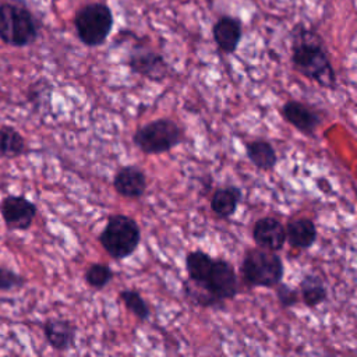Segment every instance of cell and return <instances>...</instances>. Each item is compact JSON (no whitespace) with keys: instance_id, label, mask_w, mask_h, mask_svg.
Instances as JSON below:
<instances>
[{"instance_id":"cell-1","label":"cell","mask_w":357,"mask_h":357,"mask_svg":"<svg viewBox=\"0 0 357 357\" xmlns=\"http://www.w3.org/2000/svg\"><path fill=\"white\" fill-rule=\"evenodd\" d=\"M290 52L291 64L303 77L331 91L337 88L326 45L315 28L297 22L290 31Z\"/></svg>"},{"instance_id":"cell-2","label":"cell","mask_w":357,"mask_h":357,"mask_svg":"<svg viewBox=\"0 0 357 357\" xmlns=\"http://www.w3.org/2000/svg\"><path fill=\"white\" fill-rule=\"evenodd\" d=\"M184 296L197 305L205 308H222L223 303L238 294V279L233 265L223 258H213L211 269L202 284L191 282L183 284Z\"/></svg>"},{"instance_id":"cell-3","label":"cell","mask_w":357,"mask_h":357,"mask_svg":"<svg viewBox=\"0 0 357 357\" xmlns=\"http://www.w3.org/2000/svg\"><path fill=\"white\" fill-rule=\"evenodd\" d=\"M75 35L88 47L102 46L110 36L114 26L112 8L103 1L82 4L73 18Z\"/></svg>"},{"instance_id":"cell-4","label":"cell","mask_w":357,"mask_h":357,"mask_svg":"<svg viewBox=\"0 0 357 357\" xmlns=\"http://www.w3.org/2000/svg\"><path fill=\"white\" fill-rule=\"evenodd\" d=\"M39 24L33 13L20 3L0 4V40L8 46L25 47L36 42Z\"/></svg>"},{"instance_id":"cell-5","label":"cell","mask_w":357,"mask_h":357,"mask_svg":"<svg viewBox=\"0 0 357 357\" xmlns=\"http://www.w3.org/2000/svg\"><path fill=\"white\" fill-rule=\"evenodd\" d=\"M243 282L250 287H275L284 276V265L276 251L248 248L240 264Z\"/></svg>"},{"instance_id":"cell-6","label":"cell","mask_w":357,"mask_h":357,"mask_svg":"<svg viewBox=\"0 0 357 357\" xmlns=\"http://www.w3.org/2000/svg\"><path fill=\"white\" fill-rule=\"evenodd\" d=\"M103 250L116 261L128 258L141 243V229L135 219L123 213H113L107 218L99 234Z\"/></svg>"},{"instance_id":"cell-7","label":"cell","mask_w":357,"mask_h":357,"mask_svg":"<svg viewBox=\"0 0 357 357\" xmlns=\"http://www.w3.org/2000/svg\"><path fill=\"white\" fill-rule=\"evenodd\" d=\"M184 131L172 119H156L141 126L132 134V144L145 155L170 152L183 142Z\"/></svg>"},{"instance_id":"cell-8","label":"cell","mask_w":357,"mask_h":357,"mask_svg":"<svg viewBox=\"0 0 357 357\" xmlns=\"http://www.w3.org/2000/svg\"><path fill=\"white\" fill-rule=\"evenodd\" d=\"M127 66L131 73L156 82L165 81L170 74V66L165 57L142 40L131 47L127 57Z\"/></svg>"},{"instance_id":"cell-9","label":"cell","mask_w":357,"mask_h":357,"mask_svg":"<svg viewBox=\"0 0 357 357\" xmlns=\"http://www.w3.org/2000/svg\"><path fill=\"white\" fill-rule=\"evenodd\" d=\"M1 218L11 230H26L36 218V205L24 195H7L0 204Z\"/></svg>"},{"instance_id":"cell-10","label":"cell","mask_w":357,"mask_h":357,"mask_svg":"<svg viewBox=\"0 0 357 357\" xmlns=\"http://www.w3.org/2000/svg\"><path fill=\"white\" fill-rule=\"evenodd\" d=\"M280 114L297 131L311 138L315 137V132L322 123V116L315 109L294 99L284 102Z\"/></svg>"},{"instance_id":"cell-11","label":"cell","mask_w":357,"mask_h":357,"mask_svg":"<svg viewBox=\"0 0 357 357\" xmlns=\"http://www.w3.org/2000/svg\"><path fill=\"white\" fill-rule=\"evenodd\" d=\"M212 38L223 54H234L243 38L241 20L230 14L220 15L212 25Z\"/></svg>"},{"instance_id":"cell-12","label":"cell","mask_w":357,"mask_h":357,"mask_svg":"<svg viewBox=\"0 0 357 357\" xmlns=\"http://www.w3.org/2000/svg\"><path fill=\"white\" fill-rule=\"evenodd\" d=\"M252 240L257 247L278 252L286 244V227L275 216H262L252 226Z\"/></svg>"},{"instance_id":"cell-13","label":"cell","mask_w":357,"mask_h":357,"mask_svg":"<svg viewBox=\"0 0 357 357\" xmlns=\"http://www.w3.org/2000/svg\"><path fill=\"white\" fill-rule=\"evenodd\" d=\"M113 188L123 198L138 199L148 188L146 174L138 166H121L113 177Z\"/></svg>"},{"instance_id":"cell-14","label":"cell","mask_w":357,"mask_h":357,"mask_svg":"<svg viewBox=\"0 0 357 357\" xmlns=\"http://www.w3.org/2000/svg\"><path fill=\"white\" fill-rule=\"evenodd\" d=\"M47 343L57 351H67L75 346L77 326L67 319L49 318L43 324Z\"/></svg>"},{"instance_id":"cell-15","label":"cell","mask_w":357,"mask_h":357,"mask_svg":"<svg viewBox=\"0 0 357 357\" xmlns=\"http://www.w3.org/2000/svg\"><path fill=\"white\" fill-rule=\"evenodd\" d=\"M317 226L310 218H296L286 226V241L297 250H308L317 241Z\"/></svg>"},{"instance_id":"cell-16","label":"cell","mask_w":357,"mask_h":357,"mask_svg":"<svg viewBox=\"0 0 357 357\" xmlns=\"http://www.w3.org/2000/svg\"><path fill=\"white\" fill-rule=\"evenodd\" d=\"M243 199V192L236 185L218 187L211 197V211L220 219L233 216Z\"/></svg>"},{"instance_id":"cell-17","label":"cell","mask_w":357,"mask_h":357,"mask_svg":"<svg viewBox=\"0 0 357 357\" xmlns=\"http://www.w3.org/2000/svg\"><path fill=\"white\" fill-rule=\"evenodd\" d=\"M245 153L248 160L258 170L268 172L278 165V153L273 145L266 139H254L245 144Z\"/></svg>"},{"instance_id":"cell-18","label":"cell","mask_w":357,"mask_h":357,"mask_svg":"<svg viewBox=\"0 0 357 357\" xmlns=\"http://www.w3.org/2000/svg\"><path fill=\"white\" fill-rule=\"evenodd\" d=\"M300 300L310 308H317L328 298V287L322 276L317 273H307L298 284Z\"/></svg>"},{"instance_id":"cell-19","label":"cell","mask_w":357,"mask_h":357,"mask_svg":"<svg viewBox=\"0 0 357 357\" xmlns=\"http://www.w3.org/2000/svg\"><path fill=\"white\" fill-rule=\"evenodd\" d=\"M212 262H213V258L202 250H194L187 252L185 255V271L188 276L187 280L197 286L202 284L211 269Z\"/></svg>"},{"instance_id":"cell-20","label":"cell","mask_w":357,"mask_h":357,"mask_svg":"<svg viewBox=\"0 0 357 357\" xmlns=\"http://www.w3.org/2000/svg\"><path fill=\"white\" fill-rule=\"evenodd\" d=\"M26 151L24 137L10 126L0 127V156L13 159Z\"/></svg>"},{"instance_id":"cell-21","label":"cell","mask_w":357,"mask_h":357,"mask_svg":"<svg viewBox=\"0 0 357 357\" xmlns=\"http://www.w3.org/2000/svg\"><path fill=\"white\" fill-rule=\"evenodd\" d=\"M119 298L124 307L139 321H148L151 317V308L146 300L135 289L120 290Z\"/></svg>"},{"instance_id":"cell-22","label":"cell","mask_w":357,"mask_h":357,"mask_svg":"<svg viewBox=\"0 0 357 357\" xmlns=\"http://www.w3.org/2000/svg\"><path fill=\"white\" fill-rule=\"evenodd\" d=\"M114 278V272L107 264L103 262H93L91 264L84 273L85 283L96 290L105 289Z\"/></svg>"},{"instance_id":"cell-23","label":"cell","mask_w":357,"mask_h":357,"mask_svg":"<svg viewBox=\"0 0 357 357\" xmlns=\"http://www.w3.org/2000/svg\"><path fill=\"white\" fill-rule=\"evenodd\" d=\"M275 293H276V297H278V303L283 308H291V307L297 305L301 301L298 290L291 287L287 283H283V282H279L275 286Z\"/></svg>"},{"instance_id":"cell-24","label":"cell","mask_w":357,"mask_h":357,"mask_svg":"<svg viewBox=\"0 0 357 357\" xmlns=\"http://www.w3.org/2000/svg\"><path fill=\"white\" fill-rule=\"evenodd\" d=\"M25 279L17 272L0 266V290H11L24 286Z\"/></svg>"}]
</instances>
